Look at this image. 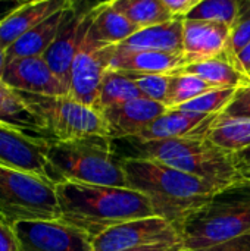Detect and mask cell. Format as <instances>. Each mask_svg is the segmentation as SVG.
Listing matches in <instances>:
<instances>
[{
  "label": "cell",
  "instance_id": "6da1fadb",
  "mask_svg": "<svg viewBox=\"0 0 250 251\" xmlns=\"http://www.w3.org/2000/svg\"><path fill=\"white\" fill-rule=\"evenodd\" d=\"M55 190L60 209L59 221L91 240L116 225L156 216L150 200L131 188L62 181Z\"/></svg>",
  "mask_w": 250,
  "mask_h": 251
},
{
  "label": "cell",
  "instance_id": "7a4b0ae2",
  "mask_svg": "<svg viewBox=\"0 0 250 251\" xmlns=\"http://www.w3.org/2000/svg\"><path fill=\"white\" fill-rule=\"evenodd\" d=\"M128 188L144 194L156 216L180 228L222 191L212 184L156 160L122 159Z\"/></svg>",
  "mask_w": 250,
  "mask_h": 251
},
{
  "label": "cell",
  "instance_id": "3957f363",
  "mask_svg": "<svg viewBox=\"0 0 250 251\" xmlns=\"http://www.w3.org/2000/svg\"><path fill=\"white\" fill-rule=\"evenodd\" d=\"M215 115L193 134L150 143H136L141 159L156 160L184 174L193 175L202 181L212 184L225 193L230 188L242 185L240 176L234 166L233 154L215 147L206 132Z\"/></svg>",
  "mask_w": 250,
  "mask_h": 251
},
{
  "label": "cell",
  "instance_id": "277c9868",
  "mask_svg": "<svg viewBox=\"0 0 250 251\" xmlns=\"http://www.w3.org/2000/svg\"><path fill=\"white\" fill-rule=\"evenodd\" d=\"M49 174L56 185L62 181L128 188L122 159L115 156L112 138L85 137L47 146Z\"/></svg>",
  "mask_w": 250,
  "mask_h": 251
},
{
  "label": "cell",
  "instance_id": "5b68a950",
  "mask_svg": "<svg viewBox=\"0 0 250 251\" xmlns=\"http://www.w3.org/2000/svg\"><path fill=\"white\" fill-rule=\"evenodd\" d=\"M19 94L50 143L72 141L94 135L109 137V128L103 115L71 96L46 97Z\"/></svg>",
  "mask_w": 250,
  "mask_h": 251
},
{
  "label": "cell",
  "instance_id": "8992f818",
  "mask_svg": "<svg viewBox=\"0 0 250 251\" xmlns=\"http://www.w3.org/2000/svg\"><path fill=\"white\" fill-rule=\"evenodd\" d=\"M0 210L10 225L60 219L55 184L6 166H0Z\"/></svg>",
  "mask_w": 250,
  "mask_h": 251
},
{
  "label": "cell",
  "instance_id": "52a82bcc",
  "mask_svg": "<svg viewBox=\"0 0 250 251\" xmlns=\"http://www.w3.org/2000/svg\"><path fill=\"white\" fill-rule=\"evenodd\" d=\"M178 231L181 235V251L202 250L250 234V200H214L190 216Z\"/></svg>",
  "mask_w": 250,
  "mask_h": 251
},
{
  "label": "cell",
  "instance_id": "ba28073f",
  "mask_svg": "<svg viewBox=\"0 0 250 251\" xmlns=\"http://www.w3.org/2000/svg\"><path fill=\"white\" fill-rule=\"evenodd\" d=\"M161 243H181L180 231L171 222L150 216L116 225L91 240L93 251H124Z\"/></svg>",
  "mask_w": 250,
  "mask_h": 251
},
{
  "label": "cell",
  "instance_id": "9c48e42d",
  "mask_svg": "<svg viewBox=\"0 0 250 251\" xmlns=\"http://www.w3.org/2000/svg\"><path fill=\"white\" fill-rule=\"evenodd\" d=\"M111 57L112 47H102L96 44L85 31V35L71 66L69 96L77 101L96 109L100 84L105 72L109 69Z\"/></svg>",
  "mask_w": 250,
  "mask_h": 251
},
{
  "label": "cell",
  "instance_id": "30bf717a",
  "mask_svg": "<svg viewBox=\"0 0 250 251\" xmlns=\"http://www.w3.org/2000/svg\"><path fill=\"white\" fill-rule=\"evenodd\" d=\"M10 90L22 94L69 96L66 85L55 75L44 57H22L7 62L3 79Z\"/></svg>",
  "mask_w": 250,
  "mask_h": 251
},
{
  "label": "cell",
  "instance_id": "8fae6325",
  "mask_svg": "<svg viewBox=\"0 0 250 251\" xmlns=\"http://www.w3.org/2000/svg\"><path fill=\"white\" fill-rule=\"evenodd\" d=\"M49 144L0 125V166L34 174L53 184L46 157Z\"/></svg>",
  "mask_w": 250,
  "mask_h": 251
},
{
  "label": "cell",
  "instance_id": "7c38bea8",
  "mask_svg": "<svg viewBox=\"0 0 250 251\" xmlns=\"http://www.w3.org/2000/svg\"><path fill=\"white\" fill-rule=\"evenodd\" d=\"M90 9H80L77 3H72L65 22L49 47L46 54L43 56L55 75L66 85L69 91V76L71 66L75 59V54L80 49V44L85 35V31L90 24Z\"/></svg>",
  "mask_w": 250,
  "mask_h": 251
},
{
  "label": "cell",
  "instance_id": "4fadbf2b",
  "mask_svg": "<svg viewBox=\"0 0 250 251\" xmlns=\"http://www.w3.org/2000/svg\"><path fill=\"white\" fill-rule=\"evenodd\" d=\"M231 28L224 24L184 21L183 56L187 63L203 62L227 54Z\"/></svg>",
  "mask_w": 250,
  "mask_h": 251
},
{
  "label": "cell",
  "instance_id": "5bb4252c",
  "mask_svg": "<svg viewBox=\"0 0 250 251\" xmlns=\"http://www.w3.org/2000/svg\"><path fill=\"white\" fill-rule=\"evenodd\" d=\"M169 109L158 101L136 99L102 112L108 128L109 138H134L153 121L167 113Z\"/></svg>",
  "mask_w": 250,
  "mask_h": 251
},
{
  "label": "cell",
  "instance_id": "9a60e30c",
  "mask_svg": "<svg viewBox=\"0 0 250 251\" xmlns=\"http://www.w3.org/2000/svg\"><path fill=\"white\" fill-rule=\"evenodd\" d=\"M186 66L183 54L161 51H121L112 46L109 69L124 74L175 75Z\"/></svg>",
  "mask_w": 250,
  "mask_h": 251
},
{
  "label": "cell",
  "instance_id": "2e32d148",
  "mask_svg": "<svg viewBox=\"0 0 250 251\" xmlns=\"http://www.w3.org/2000/svg\"><path fill=\"white\" fill-rule=\"evenodd\" d=\"M140 28L128 21L112 6V1H103L91 7L87 35L102 47H112L124 43Z\"/></svg>",
  "mask_w": 250,
  "mask_h": 251
},
{
  "label": "cell",
  "instance_id": "e0dca14e",
  "mask_svg": "<svg viewBox=\"0 0 250 251\" xmlns=\"http://www.w3.org/2000/svg\"><path fill=\"white\" fill-rule=\"evenodd\" d=\"M69 0H31L0 24V43L6 50L22 35L68 4Z\"/></svg>",
  "mask_w": 250,
  "mask_h": 251
},
{
  "label": "cell",
  "instance_id": "ac0fdd59",
  "mask_svg": "<svg viewBox=\"0 0 250 251\" xmlns=\"http://www.w3.org/2000/svg\"><path fill=\"white\" fill-rule=\"evenodd\" d=\"M183 24L184 19L143 28L124 43L113 46L121 51H161L183 54Z\"/></svg>",
  "mask_w": 250,
  "mask_h": 251
},
{
  "label": "cell",
  "instance_id": "d6986e66",
  "mask_svg": "<svg viewBox=\"0 0 250 251\" xmlns=\"http://www.w3.org/2000/svg\"><path fill=\"white\" fill-rule=\"evenodd\" d=\"M72 3L74 1L69 0L65 7L55 12L52 16L40 22L37 26L22 35L16 43H13L7 50V60L22 57H43L56 40Z\"/></svg>",
  "mask_w": 250,
  "mask_h": 251
},
{
  "label": "cell",
  "instance_id": "ffe728a7",
  "mask_svg": "<svg viewBox=\"0 0 250 251\" xmlns=\"http://www.w3.org/2000/svg\"><path fill=\"white\" fill-rule=\"evenodd\" d=\"M208 119H209L208 115L169 109L167 113H164L156 121H153L133 140L136 143H150V141H162V140L186 137L196 132Z\"/></svg>",
  "mask_w": 250,
  "mask_h": 251
},
{
  "label": "cell",
  "instance_id": "44dd1931",
  "mask_svg": "<svg viewBox=\"0 0 250 251\" xmlns=\"http://www.w3.org/2000/svg\"><path fill=\"white\" fill-rule=\"evenodd\" d=\"M181 72L196 75L202 78L205 82L211 84L214 88L242 90V88H248L250 85L249 76L242 74L227 54L203 62L187 63L181 69Z\"/></svg>",
  "mask_w": 250,
  "mask_h": 251
},
{
  "label": "cell",
  "instance_id": "7402d4cb",
  "mask_svg": "<svg viewBox=\"0 0 250 251\" xmlns=\"http://www.w3.org/2000/svg\"><path fill=\"white\" fill-rule=\"evenodd\" d=\"M0 125L16 129L31 138L49 141L38 121L28 110L21 94L10 90L1 81H0Z\"/></svg>",
  "mask_w": 250,
  "mask_h": 251
},
{
  "label": "cell",
  "instance_id": "603a6c76",
  "mask_svg": "<svg viewBox=\"0 0 250 251\" xmlns=\"http://www.w3.org/2000/svg\"><path fill=\"white\" fill-rule=\"evenodd\" d=\"M206 138L215 147L231 154L246 150L250 147V119L218 113L208 128Z\"/></svg>",
  "mask_w": 250,
  "mask_h": 251
},
{
  "label": "cell",
  "instance_id": "cb8c5ba5",
  "mask_svg": "<svg viewBox=\"0 0 250 251\" xmlns=\"http://www.w3.org/2000/svg\"><path fill=\"white\" fill-rule=\"evenodd\" d=\"M112 6L140 29L174 21L162 0H113Z\"/></svg>",
  "mask_w": 250,
  "mask_h": 251
},
{
  "label": "cell",
  "instance_id": "d4e9b609",
  "mask_svg": "<svg viewBox=\"0 0 250 251\" xmlns=\"http://www.w3.org/2000/svg\"><path fill=\"white\" fill-rule=\"evenodd\" d=\"M143 97L137 85L122 72L108 69L103 75L99 100H97V110L102 113L103 110L124 104L127 101L136 100Z\"/></svg>",
  "mask_w": 250,
  "mask_h": 251
},
{
  "label": "cell",
  "instance_id": "484cf974",
  "mask_svg": "<svg viewBox=\"0 0 250 251\" xmlns=\"http://www.w3.org/2000/svg\"><path fill=\"white\" fill-rule=\"evenodd\" d=\"M214 90V87L205 82L202 78L190 74H175L171 76L169 91L165 101L168 109H178L180 106L197 99L199 96Z\"/></svg>",
  "mask_w": 250,
  "mask_h": 251
},
{
  "label": "cell",
  "instance_id": "4316f807",
  "mask_svg": "<svg viewBox=\"0 0 250 251\" xmlns=\"http://www.w3.org/2000/svg\"><path fill=\"white\" fill-rule=\"evenodd\" d=\"M239 1L236 0H200L184 21H203L224 24L231 28L239 13Z\"/></svg>",
  "mask_w": 250,
  "mask_h": 251
},
{
  "label": "cell",
  "instance_id": "83f0119b",
  "mask_svg": "<svg viewBox=\"0 0 250 251\" xmlns=\"http://www.w3.org/2000/svg\"><path fill=\"white\" fill-rule=\"evenodd\" d=\"M237 90L234 88H214L197 99L183 104L178 107V110H186V112H194V113H202V115H218L222 113L227 106L231 103L234 99Z\"/></svg>",
  "mask_w": 250,
  "mask_h": 251
},
{
  "label": "cell",
  "instance_id": "f1b7e54d",
  "mask_svg": "<svg viewBox=\"0 0 250 251\" xmlns=\"http://www.w3.org/2000/svg\"><path fill=\"white\" fill-rule=\"evenodd\" d=\"M239 13L231 25L227 56L233 60L248 44H250V0L239 1Z\"/></svg>",
  "mask_w": 250,
  "mask_h": 251
},
{
  "label": "cell",
  "instance_id": "f546056e",
  "mask_svg": "<svg viewBox=\"0 0 250 251\" xmlns=\"http://www.w3.org/2000/svg\"><path fill=\"white\" fill-rule=\"evenodd\" d=\"M125 75L137 85L143 99L165 104L172 75H144V74H125Z\"/></svg>",
  "mask_w": 250,
  "mask_h": 251
},
{
  "label": "cell",
  "instance_id": "4dcf8cb0",
  "mask_svg": "<svg viewBox=\"0 0 250 251\" xmlns=\"http://www.w3.org/2000/svg\"><path fill=\"white\" fill-rule=\"evenodd\" d=\"M222 113L231 118L250 119V87L237 90L234 99L231 100V103L227 106V109Z\"/></svg>",
  "mask_w": 250,
  "mask_h": 251
},
{
  "label": "cell",
  "instance_id": "1f68e13d",
  "mask_svg": "<svg viewBox=\"0 0 250 251\" xmlns=\"http://www.w3.org/2000/svg\"><path fill=\"white\" fill-rule=\"evenodd\" d=\"M0 251H21V240L15 225L0 219Z\"/></svg>",
  "mask_w": 250,
  "mask_h": 251
},
{
  "label": "cell",
  "instance_id": "d6a6232c",
  "mask_svg": "<svg viewBox=\"0 0 250 251\" xmlns=\"http://www.w3.org/2000/svg\"><path fill=\"white\" fill-rule=\"evenodd\" d=\"M174 19H184L200 0H162Z\"/></svg>",
  "mask_w": 250,
  "mask_h": 251
},
{
  "label": "cell",
  "instance_id": "836d02e7",
  "mask_svg": "<svg viewBox=\"0 0 250 251\" xmlns=\"http://www.w3.org/2000/svg\"><path fill=\"white\" fill-rule=\"evenodd\" d=\"M233 160L242 184H250V147L239 153H234Z\"/></svg>",
  "mask_w": 250,
  "mask_h": 251
},
{
  "label": "cell",
  "instance_id": "e575fe53",
  "mask_svg": "<svg viewBox=\"0 0 250 251\" xmlns=\"http://www.w3.org/2000/svg\"><path fill=\"white\" fill-rule=\"evenodd\" d=\"M194 251H250V234L242 235L236 240H231V241L220 244V246Z\"/></svg>",
  "mask_w": 250,
  "mask_h": 251
},
{
  "label": "cell",
  "instance_id": "d590c367",
  "mask_svg": "<svg viewBox=\"0 0 250 251\" xmlns=\"http://www.w3.org/2000/svg\"><path fill=\"white\" fill-rule=\"evenodd\" d=\"M234 65L237 66V69L245 74L246 76L250 78V44H248L234 59H233Z\"/></svg>",
  "mask_w": 250,
  "mask_h": 251
},
{
  "label": "cell",
  "instance_id": "8d00e7d4",
  "mask_svg": "<svg viewBox=\"0 0 250 251\" xmlns=\"http://www.w3.org/2000/svg\"><path fill=\"white\" fill-rule=\"evenodd\" d=\"M22 4L24 1L19 0H0V24L4 19H7L12 13H15Z\"/></svg>",
  "mask_w": 250,
  "mask_h": 251
},
{
  "label": "cell",
  "instance_id": "74e56055",
  "mask_svg": "<svg viewBox=\"0 0 250 251\" xmlns=\"http://www.w3.org/2000/svg\"><path fill=\"white\" fill-rule=\"evenodd\" d=\"M183 246L181 243H161V244H153V246H146V247H139V249H130L124 251H181Z\"/></svg>",
  "mask_w": 250,
  "mask_h": 251
},
{
  "label": "cell",
  "instance_id": "f35d334b",
  "mask_svg": "<svg viewBox=\"0 0 250 251\" xmlns=\"http://www.w3.org/2000/svg\"><path fill=\"white\" fill-rule=\"evenodd\" d=\"M7 50L3 47V44L0 43V81L3 79V75H4V71H6V66H7Z\"/></svg>",
  "mask_w": 250,
  "mask_h": 251
},
{
  "label": "cell",
  "instance_id": "ab89813d",
  "mask_svg": "<svg viewBox=\"0 0 250 251\" xmlns=\"http://www.w3.org/2000/svg\"><path fill=\"white\" fill-rule=\"evenodd\" d=\"M0 219H3V221H6V218H4V215H3V212L0 210ZM7 222V221H6Z\"/></svg>",
  "mask_w": 250,
  "mask_h": 251
},
{
  "label": "cell",
  "instance_id": "60d3db41",
  "mask_svg": "<svg viewBox=\"0 0 250 251\" xmlns=\"http://www.w3.org/2000/svg\"><path fill=\"white\" fill-rule=\"evenodd\" d=\"M249 87H250V85H249Z\"/></svg>",
  "mask_w": 250,
  "mask_h": 251
}]
</instances>
